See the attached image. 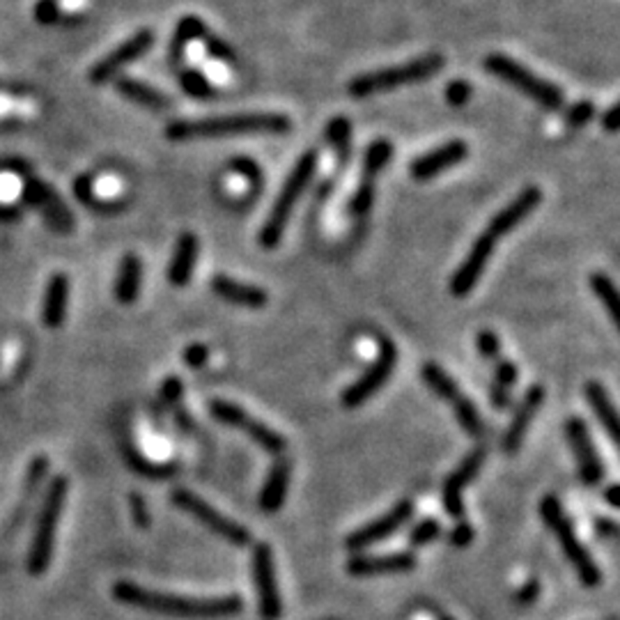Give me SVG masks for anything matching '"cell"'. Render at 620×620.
Returning <instances> with one entry per match:
<instances>
[{"instance_id":"1","label":"cell","mask_w":620,"mask_h":620,"mask_svg":"<svg viewBox=\"0 0 620 620\" xmlns=\"http://www.w3.org/2000/svg\"><path fill=\"white\" fill-rule=\"evenodd\" d=\"M113 598L127 607H136L154 614L173 616L184 620H223L241 614L244 600L239 595L220 598H189V595L164 593V590L143 589L134 581H118L113 586Z\"/></svg>"},{"instance_id":"2","label":"cell","mask_w":620,"mask_h":620,"mask_svg":"<svg viewBox=\"0 0 620 620\" xmlns=\"http://www.w3.org/2000/svg\"><path fill=\"white\" fill-rule=\"evenodd\" d=\"M290 129L292 122L283 113H232L202 120H173L166 127V136L175 143H182L232 134H287Z\"/></svg>"},{"instance_id":"3","label":"cell","mask_w":620,"mask_h":620,"mask_svg":"<svg viewBox=\"0 0 620 620\" xmlns=\"http://www.w3.org/2000/svg\"><path fill=\"white\" fill-rule=\"evenodd\" d=\"M319 166V152L318 149H306L297 159L294 168L290 170V175L283 182V189L278 193L276 202L269 210L267 219L262 223L260 230V244L265 248H276L278 241H281L283 232H285L287 223H290V216H292L294 207H297L299 198L303 195V191L308 189V184L313 182L315 173H318Z\"/></svg>"},{"instance_id":"4","label":"cell","mask_w":620,"mask_h":620,"mask_svg":"<svg viewBox=\"0 0 620 620\" xmlns=\"http://www.w3.org/2000/svg\"><path fill=\"white\" fill-rule=\"evenodd\" d=\"M444 69V58L439 53H427V56L414 58L402 65H393V67L374 69V72H365L354 76L347 85V93L356 99L373 97L380 93H391L398 87L416 85L427 78L436 76Z\"/></svg>"},{"instance_id":"5","label":"cell","mask_w":620,"mask_h":620,"mask_svg":"<svg viewBox=\"0 0 620 620\" xmlns=\"http://www.w3.org/2000/svg\"><path fill=\"white\" fill-rule=\"evenodd\" d=\"M515 228H517L515 216H510L503 210L497 211V216H494V219L487 223L485 230L476 237V241H473L472 248H469L467 257L462 260L457 272L451 276V285H448V290H451L453 297H467V294L472 292L473 287H476V283L481 281L482 272H485V267H487V262L492 260L494 251H497L499 239L510 235Z\"/></svg>"},{"instance_id":"6","label":"cell","mask_w":620,"mask_h":620,"mask_svg":"<svg viewBox=\"0 0 620 620\" xmlns=\"http://www.w3.org/2000/svg\"><path fill=\"white\" fill-rule=\"evenodd\" d=\"M540 517H543V522L547 524L549 531L556 535V540H559L561 549H563V553H565V559L570 561V565L574 568V572H577L581 584H584L586 589L600 586L602 584L600 568H598V563L593 561L589 549L584 547V543H581L577 531H574L572 522H570L568 515L563 513L561 501L553 497V494H547V497L540 501Z\"/></svg>"},{"instance_id":"7","label":"cell","mask_w":620,"mask_h":620,"mask_svg":"<svg viewBox=\"0 0 620 620\" xmlns=\"http://www.w3.org/2000/svg\"><path fill=\"white\" fill-rule=\"evenodd\" d=\"M69 481L65 476H56L49 482L47 497L41 501L40 515H37L35 534H32L31 552H28V572L44 574L53 561V549H56L58 524H60L62 508L67 501Z\"/></svg>"},{"instance_id":"8","label":"cell","mask_w":620,"mask_h":620,"mask_svg":"<svg viewBox=\"0 0 620 620\" xmlns=\"http://www.w3.org/2000/svg\"><path fill=\"white\" fill-rule=\"evenodd\" d=\"M485 72L506 81L508 85H513L515 90L526 94L528 99H534L538 106L547 108V111H561L565 106V97L561 93V87H556L552 81L526 69L515 58L503 56V53H492V56L485 58Z\"/></svg>"},{"instance_id":"9","label":"cell","mask_w":620,"mask_h":620,"mask_svg":"<svg viewBox=\"0 0 620 620\" xmlns=\"http://www.w3.org/2000/svg\"><path fill=\"white\" fill-rule=\"evenodd\" d=\"M170 501H173V506L184 510L186 515L198 519L202 526L210 528L211 534H216L219 538L226 540L228 544H232V547H248V544H251L248 528H244L241 524H237L235 519L219 513L214 506H210V503H207L205 499L198 497V494L189 492L184 487H177V490H173V494H170Z\"/></svg>"},{"instance_id":"10","label":"cell","mask_w":620,"mask_h":620,"mask_svg":"<svg viewBox=\"0 0 620 620\" xmlns=\"http://www.w3.org/2000/svg\"><path fill=\"white\" fill-rule=\"evenodd\" d=\"M395 365H398V347H395L393 340L380 338L377 356H374L373 364L368 365V370L361 374L359 380L349 384L340 395V402H343L345 409H356V407L365 405L377 391L384 389L386 382L393 374Z\"/></svg>"},{"instance_id":"11","label":"cell","mask_w":620,"mask_h":620,"mask_svg":"<svg viewBox=\"0 0 620 620\" xmlns=\"http://www.w3.org/2000/svg\"><path fill=\"white\" fill-rule=\"evenodd\" d=\"M210 414H211V418L223 423V426L244 430V435L251 436L257 446H260L265 453H269V455L278 457L283 451H285L287 444H285V439H283V435H278V432L274 430V427H269L267 423L253 418L247 409H241V407L235 405V402L211 400Z\"/></svg>"},{"instance_id":"12","label":"cell","mask_w":620,"mask_h":620,"mask_svg":"<svg viewBox=\"0 0 620 620\" xmlns=\"http://www.w3.org/2000/svg\"><path fill=\"white\" fill-rule=\"evenodd\" d=\"M251 572L257 590V607L262 620H281L283 602L276 581V563H274V549L267 543L253 544Z\"/></svg>"},{"instance_id":"13","label":"cell","mask_w":620,"mask_h":620,"mask_svg":"<svg viewBox=\"0 0 620 620\" xmlns=\"http://www.w3.org/2000/svg\"><path fill=\"white\" fill-rule=\"evenodd\" d=\"M411 517H414V501L402 499V501H398L391 508L389 513H384L382 517L373 519V522L364 524V526H359L356 531H352V534L345 538V547H347L349 552H364V549L391 538V535H393L395 531H400Z\"/></svg>"},{"instance_id":"14","label":"cell","mask_w":620,"mask_h":620,"mask_svg":"<svg viewBox=\"0 0 620 620\" xmlns=\"http://www.w3.org/2000/svg\"><path fill=\"white\" fill-rule=\"evenodd\" d=\"M152 47L154 32L149 31V28L134 32V35L129 37V40H124L122 44H118L111 53H106V56L90 69V81H93L94 85H103V83L118 76L127 65H131V62L139 60L140 56H145Z\"/></svg>"},{"instance_id":"15","label":"cell","mask_w":620,"mask_h":620,"mask_svg":"<svg viewBox=\"0 0 620 620\" xmlns=\"http://www.w3.org/2000/svg\"><path fill=\"white\" fill-rule=\"evenodd\" d=\"M565 435H568L570 446H572L581 481L590 487L602 482V478H605V462L600 460V455L595 451L593 436H590L586 420L580 418V416L568 418V423H565Z\"/></svg>"},{"instance_id":"16","label":"cell","mask_w":620,"mask_h":620,"mask_svg":"<svg viewBox=\"0 0 620 620\" xmlns=\"http://www.w3.org/2000/svg\"><path fill=\"white\" fill-rule=\"evenodd\" d=\"M487 451L482 446L473 448L464 460L457 464L455 472L446 478L444 482V492H441V501H444V510H446L448 517L453 519H462L464 517V499H462V492L464 487L478 476L481 472L482 462H485Z\"/></svg>"},{"instance_id":"17","label":"cell","mask_w":620,"mask_h":620,"mask_svg":"<svg viewBox=\"0 0 620 620\" xmlns=\"http://www.w3.org/2000/svg\"><path fill=\"white\" fill-rule=\"evenodd\" d=\"M469 157V145L462 139H453L448 143L439 145V148L430 149V152L420 154L411 161L409 175L416 182H427L444 170L453 168V166L462 164Z\"/></svg>"},{"instance_id":"18","label":"cell","mask_w":620,"mask_h":620,"mask_svg":"<svg viewBox=\"0 0 620 620\" xmlns=\"http://www.w3.org/2000/svg\"><path fill=\"white\" fill-rule=\"evenodd\" d=\"M544 395L547 393H544V389L540 384L528 386L526 393L522 395V400H519L517 409H515L513 414V420L508 423V430L506 435H503V451H506L508 455H515V453L522 448L524 436H526L528 427L534 423L538 409L543 407Z\"/></svg>"},{"instance_id":"19","label":"cell","mask_w":620,"mask_h":620,"mask_svg":"<svg viewBox=\"0 0 620 620\" xmlns=\"http://www.w3.org/2000/svg\"><path fill=\"white\" fill-rule=\"evenodd\" d=\"M418 565L411 552L370 553V556H352L347 561V572L352 577H373V574H400L411 572Z\"/></svg>"},{"instance_id":"20","label":"cell","mask_w":620,"mask_h":620,"mask_svg":"<svg viewBox=\"0 0 620 620\" xmlns=\"http://www.w3.org/2000/svg\"><path fill=\"white\" fill-rule=\"evenodd\" d=\"M210 285L216 297H220L228 303H235V306L260 310V308H265L269 303L267 290H262L260 285H251V283L237 281V278L228 276V274H216L210 281Z\"/></svg>"},{"instance_id":"21","label":"cell","mask_w":620,"mask_h":620,"mask_svg":"<svg viewBox=\"0 0 620 620\" xmlns=\"http://www.w3.org/2000/svg\"><path fill=\"white\" fill-rule=\"evenodd\" d=\"M69 294H72V283L67 274H53L44 290V303H41V322L44 327L56 331L67 319Z\"/></svg>"},{"instance_id":"22","label":"cell","mask_w":620,"mask_h":620,"mask_svg":"<svg viewBox=\"0 0 620 620\" xmlns=\"http://www.w3.org/2000/svg\"><path fill=\"white\" fill-rule=\"evenodd\" d=\"M290 478H292V464L290 460H276L269 469L267 478H265V485L260 490V510L267 515L278 513L287 499V490H290Z\"/></svg>"},{"instance_id":"23","label":"cell","mask_w":620,"mask_h":620,"mask_svg":"<svg viewBox=\"0 0 620 620\" xmlns=\"http://www.w3.org/2000/svg\"><path fill=\"white\" fill-rule=\"evenodd\" d=\"M198 253H201V241H198V237H195L193 232H182V235L177 237V241H175V251L168 265L170 285H189L191 276H193Z\"/></svg>"},{"instance_id":"24","label":"cell","mask_w":620,"mask_h":620,"mask_svg":"<svg viewBox=\"0 0 620 620\" xmlns=\"http://www.w3.org/2000/svg\"><path fill=\"white\" fill-rule=\"evenodd\" d=\"M584 395H586V400H589L590 409H593L595 418L600 420V426L605 427V432H607V436L611 439V444L618 448L620 446L618 411H616V407H614V402H611L607 389L600 384V382L590 380V382H586Z\"/></svg>"},{"instance_id":"25","label":"cell","mask_w":620,"mask_h":620,"mask_svg":"<svg viewBox=\"0 0 620 620\" xmlns=\"http://www.w3.org/2000/svg\"><path fill=\"white\" fill-rule=\"evenodd\" d=\"M115 90H118L122 97H127L129 102L139 103V106L143 108H149V111H168L170 108L168 94H164L161 90L152 87L149 83L139 81V78L118 76L115 78Z\"/></svg>"},{"instance_id":"26","label":"cell","mask_w":620,"mask_h":620,"mask_svg":"<svg viewBox=\"0 0 620 620\" xmlns=\"http://www.w3.org/2000/svg\"><path fill=\"white\" fill-rule=\"evenodd\" d=\"M140 285H143V262L134 253H127L120 260L118 276H115V299L124 306H131L139 299Z\"/></svg>"},{"instance_id":"27","label":"cell","mask_w":620,"mask_h":620,"mask_svg":"<svg viewBox=\"0 0 620 620\" xmlns=\"http://www.w3.org/2000/svg\"><path fill=\"white\" fill-rule=\"evenodd\" d=\"M205 35H207V26H205V21H202L201 16L189 14V16H184V19L177 21V26H175V35H173V40H170L168 60L173 62V65L175 62H180L191 41L202 40Z\"/></svg>"},{"instance_id":"28","label":"cell","mask_w":620,"mask_h":620,"mask_svg":"<svg viewBox=\"0 0 620 620\" xmlns=\"http://www.w3.org/2000/svg\"><path fill=\"white\" fill-rule=\"evenodd\" d=\"M420 377H423V382L427 384V389H430L432 393L436 395V398H441V400L448 402L451 407L455 405L457 400H460L462 395H464L451 374L441 368V365L432 364V361L430 364L423 365V370H420Z\"/></svg>"},{"instance_id":"29","label":"cell","mask_w":620,"mask_h":620,"mask_svg":"<svg viewBox=\"0 0 620 620\" xmlns=\"http://www.w3.org/2000/svg\"><path fill=\"white\" fill-rule=\"evenodd\" d=\"M324 136H327L328 145L334 148L338 170L347 168L349 157H352V124H349V120L343 115H336L324 129Z\"/></svg>"},{"instance_id":"30","label":"cell","mask_w":620,"mask_h":620,"mask_svg":"<svg viewBox=\"0 0 620 620\" xmlns=\"http://www.w3.org/2000/svg\"><path fill=\"white\" fill-rule=\"evenodd\" d=\"M590 287H593L595 297L600 299L602 306L607 308L611 322L616 324V328H620V299H618V290H616V283L611 281L607 274L598 272L590 276Z\"/></svg>"},{"instance_id":"31","label":"cell","mask_w":620,"mask_h":620,"mask_svg":"<svg viewBox=\"0 0 620 620\" xmlns=\"http://www.w3.org/2000/svg\"><path fill=\"white\" fill-rule=\"evenodd\" d=\"M374 180H377V175L361 173L359 184H356V191L352 193L347 205V214L352 219H365L368 216L370 207L374 202Z\"/></svg>"},{"instance_id":"32","label":"cell","mask_w":620,"mask_h":620,"mask_svg":"<svg viewBox=\"0 0 620 620\" xmlns=\"http://www.w3.org/2000/svg\"><path fill=\"white\" fill-rule=\"evenodd\" d=\"M393 159V143L386 139H377L365 148L364 164H361V173L380 175L386 166Z\"/></svg>"},{"instance_id":"33","label":"cell","mask_w":620,"mask_h":620,"mask_svg":"<svg viewBox=\"0 0 620 620\" xmlns=\"http://www.w3.org/2000/svg\"><path fill=\"white\" fill-rule=\"evenodd\" d=\"M453 411L457 416V423L462 426V430L467 432L469 436H481L482 435V418L481 411H478L476 402H472L467 395H462L460 400L453 405Z\"/></svg>"},{"instance_id":"34","label":"cell","mask_w":620,"mask_h":620,"mask_svg":"<svg viewBox=\"0 0 620 620\" xmlns=\"http://www.w3.org/2000/svg\"><path fill=\"white\" fill-rule=\"evenodd\" d=\"M180 85L189 97L193 99H207L214 94V87H211L210 78L201 72V69H184L180 74Z\"/></svg>"},{"instance_id":"35","label":"cell","mask_w":620,"mask_h":620,"mask_svg":"<svg viewBox=\"0 0 620 620\" xmlns=\"http://www.w3.org/2000/svg\"><path fill=\"white\" fill-rule=\"evenodd\" d=\"M47 472H49V457L37 455L35 460L31 462V467H28V472H26V485H23L26 490H23L21 506H28V503L32 501V497L37 494V487H40V482L44 481Z\"/></svg>"},{"instance_id":"36","label":"cell","mask_w":620,"mask_h":620,"mask_svg":"<svg viewBox=\"0 0 620 620\" xmlns=\"http://www.w3.org/2000/svg\"><path fill=\"white\" fill-rule=\"evenodd\" d=\"M441 535V522L435 517H426L420 519L409 534V544L411 547H426V544L435 543L436 538Z\"/></svg>"},{"instance_id":"37","label":"cell","mask_w":620,"mask_h":620,"mask_svg":"<svg viewBox=\"0 0 620 620\" xmlns=\"http://www.w3.org/2000/svg\"><path fill=\"white\" fill-rule=\"evenodd\" d=\"M159 395L161 400H164L173 411L177 409V407H182V400H184V384H182L180 377H175V374L166 377L164 384H161L159 389Z\"/></svg>"},{"instance_id":"38","label":"cell","mask_w":620,"mask_h":620,"mask_svg":"<svg viewBox=\"0 0 620 620\" xmlns=\"http://www.w3.org/2000/svg\"><path fill=\"white\" fill-rule=\"evenodd\" d=\"M593 115H595L593 102H589V99H581V102L572 103V106L568 108L565 122H568V127H572V129H581V127H586L590 120H593Z\"/></svg>"},{"instance_id":"39","label":"cell","mask_w":620,"mask_h":620,"mask_svg":"<svg viewBox=\"0 0 620 620\" xmlns=\"http://www.w3.org/2000/svg\"><path fill=\"white\" fill-rule=\"evenodd\" d=\"M228 168H230L232 173L241 175V177H244L247 182H251V184L260 186L262 170H260V166H257V161H253L251 157H235V159L228 164Z\"/></svg>"},{"instance_id":"40","label":"cell","mask_w":620,"mask_h":620,"mask_svg":"<svg viewBox=\"0 0 620 620\" xmlns=\"http://www.w3.org/2000/svg\"><path fill=\"white\" fill-rule=\"evenodd\" d=\"M446 102L451 103V106H464V103L472 99V94H473V87H472V83L469 81H464V78H455V81H451L446 85Z\"/></svg>"},{"instance_id":"41","label":"cell","mask_w":620,"mask_h":620,"mask_svg":"<svg viewBox=\"0 0 620 620\" xmlns=\"http://www.w3.org/2000/svg\"><path fill=\"white\" fill-rule=\"evenodd\" d=\"M473 538H476V528H473L467 519H457V524L453 526L451 534H448V543H451L453 547L460 549L469 547V544L473 543Z\"/></svg>"},{"instance_id":"42","label":"cell","mask_w":620,"mask_h":620,"mask_svg":"<svg viewBox=\"0 0 620 620\" xmlns=\"http://www.w3.org/2000/svg\"><path fill=\"white\" fill-rule=\"evenodd\" d=\"M476 345L478 352H481L487 361H497L499 354H501V340H499V336L494 334V331H481L476 338Z\"/></svg>"},{"instance_id":"43","label":"cell","mask_w":620,"mask_h":620,"mask_svg":"<svg viewBox=\"0 0 620 620\" xmlns=\"http://www.w3.org/2000/svg\"><path fill=\"white\" fill-rule=\"evenodd\" d=\"M205 40V51L207 56L214 58V60L219 62H232V58H235V51H232V47L228 44V41H223L220 37H202Z\"/></svg>"},{"instance_id":"44","label":"cell","mask_w":620,"mask_h":620,"mask_svg":"<svg viewBox=\"0 0 620 620\" xmlns=\"http://www.w3.org/2000/svg\"><path fill=\"white\" fill-rule=\"evenodd\" d=\"M494 382L506 389L513 391V386L517 384V365L508 359H497V368H494Z\"/></svg>"},{"instance_id":"45","label":"cell","mask_w":620,"mask_h":620,"mask_svg":"<svg viewBox=\"0 0 620 620\" xmlns=\"http://www.w3.org/2000/svg\"><path fill=\"white\" fill-rule=\"evenodd\" d=\"M74 195H76L83 205L99 207L97 198H94V180L90 177V175H81V177H76V182H74Z\"/></svg>"},{"instance_id":"46","label":"cell","mask_w":620,"mask_h":620,"mask_svg":"<svg viewBox=\"0 0 620 620\" xmlns=\"http://www.w3.org/2000/svg\"><path fill=\"white\" fill-rule=\"evenodd\" d=\"M35 19L41 26H51V23H56V21L60 19V5H58V0H40L35 5Z\"/></svg>"},{"instance_id":"47","label":"cell","mask_w":620,"mask_h":620,"mask_svg":"<svg viewBox=\"0 0 620 620\" xmlns=\"http://www.w3.org/2000/svg\"><path fill=\"white\" fill-rule=\"evenodd\" d=\"M129 508H131V517H134L136 526L139 528H149V510L148 503L140 494L131 492L129 494Z\"/></svg>"},{"instance_id":"48","label":"cell","mask_w":620,"mask_h":620,"mask_svg":"<svg viewBox=\"0 0 620 620\" xmlns=\"http://www.w3.org/2000/svg\"><path fill=\"white\" fill-rule=\"evenodd\" d=\"M210 359V347L202 343H193L184 349V364L189 365L191 370H198L207 364Z\"/></svg>"},{"instance_id":"49","label":"cell","mask_w":620,"mask_h":620,"mask_svg":"<svg viewBox=\"0 0 620 620\" xmlns=\"http://www.w3.org/2000/svg\"><path fill=\"white\" fill-rule=\"evenodd\" d=\"M490 402H492L497 409H506V407H510V402H513V391L492 382V386H490Z\"/></svg>"},{"instance_id":"50","label":"cell","mask_w":620,"mask_h":620,"mask_svg":"<svg viewBox=\"0 0 620 620\" xmlns=\"http://www.w3.org/2000/svg\"><path fill=\"white\" fill-rule=\"evenodd\" d=\"M538 595H540V581H535V580H528L526 584L519 589V593H517V602L522 607H526V605H534L535 600H538Z\"/></svg>"},{"instance_id":"51","label":"cell","mask_w":620,"mask_h":620,"mask_svg":"<svg viewBox=\"0 0 620 620\" xmlns=\"http://www.w3.org/2000/svg\"><path fill=\"white\" fill-rule=\"evenodd\" d=\"M602 124H605L607 131H611V134H616L620 129V103H611L609 111H607L605 115H602Z\"/></svg>"},{"instance_id":"52","label":"cell","mask_w":620,"mask_h":620,"mask_svg":"<svg viewBox=\"0 0 620 620\" xmlns=\"http://www.w3.org/2000/svg\"><path fill=\"white\" fill-rule=\"evenodd\" d=\"M595 531H598V535H602V538H616V535H618V524L609 517H598L595 519Z\"/></svg>"},{"instance_id":"53","label":"cell","mask_w":620,"mask_h":620,"mask_svg":"<svg viewBox=\"0 0 620 620\" xmlns=\"http://www.w3.org/2000/svg\"><path fill=\"white\" fill-rule=\"evenodd\" d=\"M618 492H620V485L618 482H611V485H607V490H605V501L609 503V508H614V510H618L620 508V501H618Z\"/></svg>"},{"instance_id":"54","label":"cell","mask_w":620,"mask_h":620,"mask_svg":"<svg viewBox=\"0 0 620 620\" xmlns=\"http://www.w3.org/2000/svg\"><path fill=\"white\" fill-rule=\"evenodd\" d=\"M21 211L12 205H0V223H12V220H19Z\"/></svg>"},{"instance_id":"55","label":"cell","mask_w":620,"mask_h":620,"mask_svg":"<svg viewBox=\"0 0 620 620\" xmlns=\"http://www.w3.org/2000/svg\"><path fill=\"white\" fill-rule=\"evenodd\" d=\"M439 620H455V618H448V616H441Z\"/></svg>"}]
</instances>
